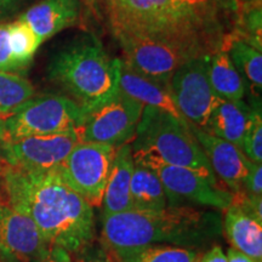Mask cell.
<instances>
[{
  "label": "cell",
  "instance_id": "52a82bcc",
  "mask_svg": "<svg viewBox=\"0 0 262 262\" xmlns=\"http://www.w3.org/2000/svg\"><path fill=\"white\" fill-rule=\"evenodd\" d=\"M143 104L118 90L85 113L77 131L81 142L119 147L133 141L143 112Z\"/></svg>",
  "mask_w": 262,
  "mask_h": 262
},
{
  "label": "cell",
  "instance_id": "d590c367",
  "mask_svg": "<svg viewBox=\"0 0 262 262\" xmlns=\"http://www.w3.org/2000/svg\"><path fill=\"white\" fill-rule=\"evenodd\" d=\"M3 166V157H2V131H0V170Z\"/></svg>",
  "mask_w": 262,
  "mask_h": 262
},
{
  "label": "cell",
  "instance_id": "4dcf8cb0",
  "mask_svg": "<svg viewBox=\"0 0 262 262\" xmlns=\"http://www.w3.org/2000/svg\"><path fill=\"white\" fill-rule=\"evenodd\" d=\"M24 0H0V19L15 12Z\"/></svg>",
  "mask_w": 262,
  "mask_h": 262
},
{
  "label": "cell",
  "instance_id": "e0dca14e",
  "mask_svg": "<svg viewBox=\"0 0 262 262\" xmlns=\"http://www.w3.org/2000/svg\"><path fill=\"white\" fill-rule=\"evenodd\" d=\"M134 166L135 160L130 143L117 147L101 204L103 206V216L118 214L133 208L130 188Z\"/></svg>",
  "mask_w": 262,
  "mask_h": 262
},
{
  "label": "cell",
  "instance_id": "277c9868",
  "mask_svg": "<svg viewBox=\"0 0 262 262\" xmlns=\"http://www.w3.org/2000/svg\"><path fill=\"white\" fill-rule=\"evenodd\" d=\"M118 70L119 58H111L94 34L83 33L52 55L47 74L86 113L118 90Z\"/></svg>",
  "mask_w": 262,
  "mask_h": 262
},
{
  "label": "cell",
  "instance_id": "5bb4252c",
  "mask_svg": "<svg viewBox=\"0 0 262 262\" xmlns=\"http://www.w3.org/2000/svg\"><path fill=\"white\" fill-rule=\"evenodd\" d=\"M192 134L201 145L212 171L232 193L242 191V183L249 171V160L239 147L216 137L206 131L189 125Z\"/></svg>",
  "mask_w": 262,
  "mask_h": 262
},
{
  "label": "cell",
  "instance_id": "836d02e7",
  "mask_svg": "<svg viewBox=\"0 0 262 262\" xmlns=\"http://www.w3.org/2000/svg\"><path fill=\"white\" fill-rule=\"evenodd\" d=\"M103 2H104V6H106V11H108V10L116 8V6L122 4L124 0H103Z\"/></svg>",
  "mask_w": 262,
  "mask_h": 262
},
{
  "label": "cell",
  "instance_id": "5b68a950",
  "mask_svg": "<svg viewBox=\"0 0 262 262\" xmlns=\"http://www.w3.org/2000/svg\"><path fill=\"white\" fill-rule=\"evenodd\" d=\"M135 162L155 160L201 173L219 182L201 145L185 124L158 108L145 106L130 142Z\"/></svg>",
  "mask_w": 262,
  "mask_h": 262
},
{
  "label": "cell",
  "instance_id": "83f0119b",
  "mask_svg": "<svg viewBox=\"0 0 262 262\" xmlns=\"http://www.w3.org/2000/svg\"><path fill=\"white\" fill-rule=\"evenodd\" d=\"M242 191L249 195H262V165L249 162L247 178L242 183Z\"/></svg>",
  "mask_w": 262,
  "mask_h": 262
},
{
  "label": "cell",
  "instance_id": "484cf974",
  "mask_svg": "<svg viewBox=\"0 0 262 262\" xmlns=\"http://www.w3.org/2000/svg\"><path fill=\"white\" fill-rule=\"evenodd\" d=\"M250 119L242 143V152L254 163H262V117L261 103L255 102L250 107Z\"/></svg>",
  "mask_w": 262,
  "mask_h": 262
},
{
  "label": "cell",
  "instance_id": "e575fe53",
  "mask_svg": "<svg viewBox=\"0 0 262 262\" xmlns=\"http://www.w3.org/2000/svg\"><path fill=\"white\" fill-rule=\"evenodd\" d=\"M183 2L191 3V4H206V3H210L212 0H183Z\"/></svg>",
  "mask_w": 262,
  "mask_h": 262
},
{
  "label": "cell",
  "instance_id": "9a60e30c",
  "mask_svg": "<svg viewBox=\"0 0 262 262\" xmlns=\"http://www.w3.org/2000/svg\"><path fill=\"white\" fill-rule=\"evenodd\" d=\"M81 9L80 0H40L19 16V19L44 42L63 29L79 24Z\"/></svg>",
  "mask_w": 262,
  "mask_h": 262
},
{
  "label": "cell",
  "instance_id": "ba28073f",
  "mask_svg": "<svg viewBox=\"0 0 262 262\" xmlns=\"http://www.w3.org/2000/svg\"><path fill=\"white\" fill-rule=\"evenodd\" d=\"M117 147L102 143L79 142L58 172L72 189L91 206H101Z\"/></svg>",
  "mask_w": 262,
  "mask_h": 262
},
{
  "label": "cell",
  "instance_id": "1f68e13d",
  "mask_svg": "<svg viewBox=\"0 0 262 262\" xmlns=\"http://www.w3.org/2000/svg\"><path fill=\"white\" fill-rule=\"evenodd\" d=\"M226 256H227L228 262H255L253 258L249 257L248 255L241 253L237 249L232 247L227 250V255H226Z\"/></svg>",
  "mask_w": 262,
  "mask_h": 262
},
{
  "label": "cell",
  "instance_id": "8d00e7d4",
  "mask_svg": "<svg viewBox=\"0 0 262 262\" xmlns=\"http://www.w3.org/2000/svg\"><path fill=\"white\" fill-rule=\"evenodd\" d=\"M232 2H238V3H250V2H255V0H232Z\"/></svg>",
  "mask_w": 262,
  "mask_h": 262
},
{
  "label": "cell",
  "instance_id": "d4e9b609",
  "mask_svg": "<svg viewBox=\"0 0 262 262\" xmlns=\"http://www.w3.org/2000/svg\"><path fill=\"white\" fill-rule=\"evenodd\" d=\"M198 257V250L193 249L172 245H153L122 262H196Z\"/></svg>",
  "mask_w": 262,
  "mask_h": 262
},
{
  "label": "cell",
  "instance_id": "ffe728a7",
  "mask_svg": "<svg viewBox=\"0 0 262 262\" xmlns=\"http://www.w3.org/2000/svg\"><path fill=\"white\" fill-rule=\"evenodd\" d=\"M208 77L212 90L224 101H241L245 96V83L225 49L208 58Z\"/></svg>",
  "mask_w": 262,
  "mask_h": 262
},
{
  "label": "cell",
  "instance_id": "8fae6325",
  "mask_svg": "<svg viewBox=\"0 0 262 262\" xmlns=\"http://www.w3.org/2000/svg\"><path fill=\"white\" fill-rule=\"evenodd\" d=\"M122 48L123 61L131 70L159 83L169 84L170 78L192 56L166 42L130 33H113Z\"/></svg>",
  "mask_w": 262,
  "mask_h": 262
},
{
  "label": "cell",
  "instance_id": "7402d4cb",
  "mask_svg": "<svg viewBox=\"0 0 262 262\" xmlns=\"http://www.w3.org/2000/svg\"><path fill=\"white\" fill-rule=\"evenodd\" d=\"M227 54L235 70L243 78L245 88L250 90L255 102H260L262 89V55L261 51L242 38H227Z\"/></svg>",
  "mask_w": 262,
  "mask_h": 262
},
{
  "label": "cell",
  "instance_id": "ac0fdd59",
  "mask_svg": "<svg viewBox=\"0 0 262 262\" xmlns=\"http://www.w3.org/2000/svg\"><path fill=\"white\" fill-rule=\"evenodd\" d=\"M222 229L232 248L237 249L255 262L262 261V224L232 204L226 209Z\"/></svg>",
  "mask_w": 262,
  "mask_h": 262
},
{
  "label": "cell",
  "instance_id": "f546056e",
  "mask_svg": "<svg viewBox=\"0 0 262 262\" xmlns=\"http://www.w3.org/2000/svg\"><path fill=\"white\" fill-rule=\"evenodd\" d=\"M40 262H73L68 251H66L62 248H50L48 254Z\"/></svg>",
  "mask_w": 262,
  "mask_h": 262
},
{
  "label": "cell",
  "instance_id": "2e32d148",
  "mask_svg": "<svg viewBox=\"0 0 262 262\" xmlns=\"http://www.w3.org/2000/svg\"><path fill=\"white\" fill-rule=\"evenodd\" d=\"M118 88L126 96L139 101L143 106L158 108V110L171 114L180 122L189 125V123L181 116L178 107L173 103L169 90V84L159 83V81L136 73L123 60H119Z\"/></svg>",
  "mask_w": 262,
  "mask_h": 262
},
{
  "label": "cell",
  "instance_id": "3957f363",
  "mask_svg": "<svg viewBox=\"0 0 262 262\" xmlns=\"http://www.w3.org/2000/svg\"><path fill=\"white\" fill-rule=\"evenodd\" d=\"M221 216L188 205L160 211L130 210L102 217V238L120 261L153 245L196 250L221 234Z\"/></svg>",
  "mask_w": 262,
  "mask_h": 262
},
{
  "label": "cell",
  "instance_id": "9c48e42d",
  "mask_svg": "<svg viewBox=\"0 0 262 262\" xmlns=\"http://www.w3.org/2000/svg\"><path fill=\"white\" fill-rule=\"evenodd\" d=\"M153 170L162 182L166 193L168 205H185L194 203L216 210H226L232 205L233 193L219 182H212L193 170L168 165L155 160L135 162Z\"/></svg>",
  "mask_w": 262,
  "mask_h": 262
},
{
  "label": "cell",
  "instance_id": "4fadbf2b",
  "mask_svg": "<svg viewBox=\"0 0 262 262\" xmlns=\"http://www.w3.org/2000/svg\"><path fill=\"white\" fill-rule=\"evenodd\" d=\"M50 247L34 221L9 204H0V256L5 262H40Z\"/></svg>",
  "mask_w": 262,
  "mask_h": 262
},
{
  "label": "cell",
  "instance_id": "30bf717a",
  "mask_svg": "<svg viewBox=\"0 0 262 262\" xmlns=\"http://www.w3.org/2000/svg\"><path fill=\"white\" fill-rule=\"evenodd\" d=\"M209 56L192 58L175 71L169 90L179 112L189 123L204 130L209 117L221 98L212 90L208 77Z\"/></svg>",
  "mask_w": 262,
  "mask_h": 262
},
{
  "label": "cell",
  "instance_id": "6da1fadb",
  "mask_svg": "<svg viewBox=\"0 0 262 262\" xmlns=\"http://www.w3.org/2000/svg\"><path fill=\"white\" fill-rule=\"evenodd\" d=\"M0 182L8 204L34 221L50 248L78 253L93 242V206L67 185L57 169L31 171L3 162Z\"/></svg>",
  "mask_w": 262,
  "mask_h": 262
},
{
  "label": "cell",
  "instance_id": "603a6c76",
  "mask_svg": "<svg viewBox=\"0 0 262 262\" xmlns=\"http://www.w3.org/2000/svg\"><path fill=\"white\" fill-rule=\"evenodd\" d=\"M34 97V88L18 73L0 72V119L12 116L19 107Z\"/></svg>",
  "mask_w": 262,
  "mask_h": 262
},
{
  "label": "cell",
  "instance_id": "74e56055",
  "mask_svg": "<svg viewBox=\"0 0 262 262\" xmlns=\"http://www.w3.org/2000/svg\"><path fill=\"white\" fill-rule=\"evenodd\" d=\"M88 262H104V261H102V260H90V261H88Z\"/></svg>",
  "mask_w": 262,
  "mask_h": 262
},
{
  "label": "cell",
  "instance_id": "cb8c5ba5",
  "mask_svg": "<svg viewBox=\"0 0 262 262\" xmlns=\"http://www.w3.org/2000/svg\"><path fill=\"white\" fill-rule=\"evenodd\" d=\"M8 28L12 57H14L17 71L22 72L31 64L34 54L41 42L35 33L32 31V28L22 19L18 18L14 22H10L8 24Z\"/></svg>",
  "mask_w": 262,
  "mask_h": 262
},
{
  "label": "cell",
  "instance_id": "44dd1931",
  "mask_svg": "<svg viewBox=\"0 0 262 262\" xmlns=\"http://www.w3.org/2000/svg\"><path fill=\"white\" fill-rule=\"evenodd\" d=\"M131 204L133 210L160 211L168 206V199L157 173L135 163L131 179Z\"/></svg>",
  "mask_w": 262,
  "mask_h": 262
},
{
  "label": "cell",
  "instance_id": "8992f818",
  "mask_svg": "<svg viewBox=\"0 0 262 262\" xmlns=\"http://www.w3.org/2000/svg\"><path fill=\"white\" fill-rule=\"evenodd\" d=\"M84 116L83 108L71 97L54 94L32 97L12 116L0 119L2 143L77 130Z\"/></svg>",
  "mask_w": 262,
  "mask_h": 262
},
{
  "label": "cell",
  "instance_id": "f1b7e54d",
  "mask_svg": "<svg viewBox=\"0 0 262 262\" xmlns=\"http://www.w3.org/2000/svg\"><path fill=\"white\" fill-rule=\"evenodd\" d=\"M196 262H228L220 245H214L205 254L199 255Z\"/></svg>",
  "mask_w": 262,
  "mask_h": 262
},
{
  "label": "cell",
  "instance_id": "7a4b0ae2",
  "mask_svg": "<svg viewBox=\"0 0 262 262\" xmlns=\"http://www.w3.org/2000/svg\"><path fill=\"white\" fill-rule=\"evenodd\" d=\"M220 2L191 4L183 0H124L108 10L111 32L130 33L166 42L193 58L222 50L226 33Z\"/></svg>",
  "mask_w": 262,
  "mask_h": 262
},
{
  "label": "cell",
  "instance_id": "d6a6232c",
  "mask_svg": "<svg viewBox=\"0 0 262 262\" xmlns=\"http://www.w3.org/2000/svg\"><path fill=\"white\" fill-rule=\"evenodd\" d=\"M80 2L81 4L86 6V8L89 9L95 16H97L98 17V6H97L98 0H80Z\"/></svg>",
  "mask_w": 262,
  "mask_h": 262
},
{
  "label": "cell",
  "instance_id": "4316f807",
  "mask_svg": "<svg viewBox=\"0 0 262 262\" xmlns=\"http://www.w3.org/2000/svg\"><path fill=\"white\" fill-rule=\"evenodd\" d=\"M0 72L18 73L10 48L8 24H0Z\"/></svg>",
  "mask_w": 262,
  "mask_h": 262
},
{
  "label": "cell",
  "instance_id": "d6986e66",
  "mask_svg": "<svg viewBox=\"0 0 262 262\" xmlns=\"http://www.w3.org/2000/svg\"><path fill=\"white\" fill-rule=\"evenodd\" d=\"M250 111L251 108L243 100H222L211 112L204 131L241 148L250 119Z\"/></svg>",
  "mask_w": 262,
  "mask_h": 262
},
{
  "label": "cell",
  "instance_id": "7c38bea8",
  "mask_svg": "<svg viewBox=\"0 0 262 262\" xmlns=\"http://www.w3.org/2000/svg\"><path fill=\"white\" fill-rule=\"evenodd\" d=\"M79 142L77 130L8 141L2 143L3 162L31 171L56 170Z\"/></svg>",
  "mask_w": 262,
  "mask_h": 262
}]
</instances>
